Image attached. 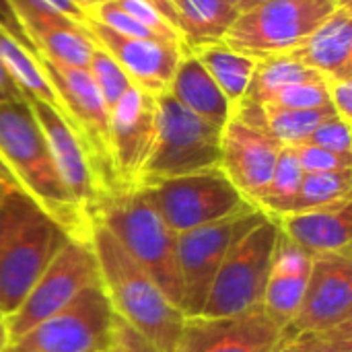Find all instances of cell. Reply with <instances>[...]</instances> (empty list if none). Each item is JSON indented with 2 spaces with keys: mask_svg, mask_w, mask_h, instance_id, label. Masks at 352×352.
Masks as SVG:
<instances>
[{
  "mask_svg": "<svg viewBox=\"0 0 352 352\" xmlns=\"http://www.w3.org/2000/svg\"><path fill=\"white\" fill-rule=\"evenodd\" d=\"M293 148L305 173H328V171H342L352 167V155H338L309 142L297 144Z\"/></svg>",
  "mask_w": 352,
  "mask_h": 352,
  "instance_id": "cell-35",
  "label": "cell"
},
{
  "mask_svg": "<svg viewBox=\"0 0 352 352\" xmlns=\"http://www.w3.org/2000/svg\"><path fill=\"white\" fill-rule=\"evenodd\" d=\"M25 95L0 62V103H12V101H23Z\"/></svg>",
  "mask_w": 352,
  "mask_h": 352,
  "instance_id": "cell-40",
  "label": "cell"
},
{
  "mask_svg": "<svg viewBox=\"0 0 352 352\" xmlns=\"http://www.w3.org/2000/svg\"><path fill=\"white\" fill-rule=\"evenodd\" d=\"M107 352H111V349H109V351H107Z\"/></svg>",
  "mask_w": 352,
  "mask_h": 352,
  "instance_id": "cell-53",
  "label": "cell"
},
{
  "mask_svg": "<svg viewBox=\"0 0 352 352\" xmlns=\"http://www.w3.org/2000/svg\"><path fill=\"white\" fill-rule=\"evenodd\" d=\"M118 4L124 12H128L134 21H138L142 27H146L157 39L161 41H171V43H182L179 31L146 0H111ZM184 45V43H182Z\"/></svg>",
  "mask_w": 352,
  "mask_h": 352,
  "instance_id": "cell-33",
  "label": "cell"
},
{
  "mask_svg": "<svg viewBox=\"0 0 352 352\" xmlns=\"http://www.w3.org/2000/svg\"><path fill=\"white\" fill-rule=\"evenodd\" d=\"M311 262V254L301 250L283 233L278 235L270 276L262 297V307L283 330H287L301 305Z\"/></svg>",
  "mask_w": 352,
  "mask_h": 352,
  "instance_id": "cell-21",
  "label": "cell"
},
{
  "mask_svg": "<svg viewBox=\"0 0 352 352\" xmlns=\"http://www.w3.org/2000/svg\"><path fill=\"white\" fill-rule=\"evenodd\" d=\"M4 188H8V186H4ZM4 188L0 190V227H2V192H4Z\"/></svg>",
  "mask_w": 352,
  "mask_h": 352,
  "instance_id": "cell-49",
  "label": "cell"
},
{
  "mask_svg": "<svg viewBox=\"0 0 352 352\" xmlns=\"http://www.w3.org/2000/svg\"><path fill=\"white\" fill-rule=\"evenodd\" d=\"M0 29H4V31H6L14 41H19L27 52H31L33 56H37V58H39V54H37L35 45H33V43H31V39L27 37V33H25L23 25L19 23L16 14L12 12V8H10V4H8L6 0H0Z\"/></svg>",
  "mask_w": 352,
  "mask_h": 352,
  "instance_id": "cell-39",
  "label": "cell"
},
{
  "mask_svg": "<svg viewBox=\"0 0 352 352\" xmlns=\"http://www.w3.org/2000/svg\"><path fill=\"white\" fill-rule=\"evenodd\" d=\"M272 352H293V349H291V342L289 340H283Z\"/></svg>",
  "mask_w": 352,
  "mask_h": 352,
  "instance_id": "cell-47",
  "label": "cell"
},
{
  "mask_svg": "<svg viewBox=\"0 0 352 352\" xmlns=\"http://www.w3.org/2000/svg\"><path fill=\"white\" fill-rule=\"evenodd\" d=\"M289 54L324 78H352L351 6H338Z\"/></svg>",
  "mask_w": 352,
  "mask_h": 352,
  "instance_id": "cell-22",
  "label": "cell"
},
{
  "mask_svg": "<svg viewBox=\"0 0 352 352\" xmlns=\"http://www.w3.org/2000/svg\"><path fill=\"white\" fill-rule=\"evenodd\" d=\"M23 25L27 37L35 45L39 58L87 68L97 43L87 31L85 23H78L43 0H6Z\"/></svg>",
  "mask_w": 352,
  "mask_h": 352,
  "instance_id": "cell-19",
  "label": "cell"
},
{
  "mask_svg": "<svg viewBox=\"0 0 352 352\" xmlns=\"http://www.w3.org/2000/svg\"><path fill=\"white\" fill-rule=\"evenodd\" d=\"M0 184H4V186H10V188H21L19 184H16V179H14V175L10 173V169L4 165V161L0 159ZM25 192V190H23Z\"/></svg>",
  "mask_w": 352,
  "mask_h": 352,
  "instance_id": "cell-43",
  "label": "cell"
},
{
  "mask_svg": "<svg viewBox=\"0 0 352 352\" xmlns=\"http://www.w3.org/2000/svg\"><path fill=\"white\" fill-rule=\"evenodd\" d=\"M95 283H99V268L91 243L70 239L43 270L21 307L4 318L8 344L58 314Z\"/></svg>",
  "mask_w": 352,
  "mask_h": 352,
  "instance_id": "cell-12",
  "label": "cell"
},
{
  "mask_svg": "<svg viewBox=\"0 0 352 352\" xmlns=\"http://www.w3.org/2000/svg\"><path fill=\"white\" fill-rule=\"evenodd\" d=\"M225 2H227V4H231V6H235V8L239 10V6H241V2H243V0H225Z\"/></svg>",
  "mask_w": 352,
  "mask_h": 352,
  "instance_id": "cell-48",
  "label": "cell"
},
{
  "mask_svg": "<svg viewBox=\"0 0 352 352\" xmlns=\"http://www.w3.org/2000/svg\"><path fill=\"white\" fill-rule=\"evenodd\" d=\"M268 214L250 206L233 217L177 235V266L182 276V311L186 318L200 316L214 274L229 250Z\"/></svg>",
  "mask_w": 352,
  "mask_h": 352,
  "instance_id": "cell-11",
  "label": "cell"
},
{
  "mask_svg": "<svg viewBox=\"0 0 352 352\" xmlns=\"http://www.w3.org/2000/svg\"><path fill=\"white\" fill-rule=\"evenodd\" d=\"M74 2H76V4H78V6H80L82 10H85V12H91V8H93V6L97 4L95 0H74Z\"/></svg>",
  "mask_w": 352,
  "mask_h": 352,
  "instance_id": "cell-45",
  "label": "cell"
},
{
  "mask_svg": "<svg viewBox=\"0 0 352 352\" xmlns=\"http://www.w3.org/2000/svg\"><path fill=\"white\" fill-rule=\"evenodd\" d=\"M280 233L311 256L342 254L351 256V202L289 212L276 219Z\"/></svg>",
  "mask_w": 352,
  "mask_h": 352,
  "instance_id": "cell-20",
  "label": "cell"
},
{
  "mask_svg": "<svg viewBox=\"0 0 352 352\" xmlns=\"http://www.w3.org/2000/svg\"><path fill=\"white\" fill-rule=\"evenodd\" d=\"M8 346V336H6V328L4 322H0V352H4V349Z\"/></svg>",
  "mask_w": 352,
  "mask_h": 352,
  "instance_id": "cell-44",
  "label": "cell"
},
{
  "mask_svg": "<svg viewBox=\"0 0 352 352\" xmlns=\"http://www.w3.org/2000/svg\"><path fill=\"white\" fill-rule=\"evenodd\" d=\"M155 134L157 97L138 87H130L109 109V157L118 192L140 186Z\"/></svg>",
  "mask_w": 352,
  "mask_h": 352,
  "instance_id": "cell-13",
  "label": "cell"
},
{
  "mask_svg": "<svg viewBox=\"0 0 352 352\" xmlns=\"http://www.w3.org/2000/svg\"><path fill=\"white\" fill-rule=\"evenodd\" d=\"M89 243L97 260L101 287L113 314L134 328L159 352H177L186 316L175 307L155 278L99 223H93Z\"/></svg>",
  "mask_w": 352,
  "mask_h": 352,
  "instance_id": "cell-1",
  "label": "cell"
},
{
  "mask_svg": "<svg viewBox=\"0 0 352 352\" xmlns=\"http://www.w3.org/2000/svg\"><path fill=\"white\" fill-rule=\"evenodd\" d=\"M266 132L283 146H297L307 142L311 132L330 116H336L334 107L318 109H289L280 105H262Z\"/></svg>",
  "mask_w": 352,
  "mask_h": 352,
  "instance_id": "cell-29",
  "label": "cell"
},
{
  "mask_svg": "<svg viewBox=\"0 0 352 352\" xmlns=\"http://www.w3.org/2000/svg\"><path fill=\"white\" fill-rule=\"evenodd\" d=\"M85 27L91 33L93 41L120 64V68L128 74L134 87L142 89L153 97H159L169 91V85L184 54L182 43L126 37L107 29L91 14H87Z\"/></svg>",
  "mask_w": 352,
  "mask_h": 352,
  "instance_id": "cell-16",
  "label": "cell"
},
{
  "mask_svg": "<svg viewBox=\"0 0 352 352\" xmlns=\"http://www.w3.org/2000/svg\"><path fill=\"white\" fill-rule=\"evenodd\" d=\"M2 188H4V184H0V190H2Z\"/></svg>",
  "mask_w": 352,
  "mask_h": 352,
  "instance_id": "cell-52",
  "label": "cell"
},
{
  "mask_svg": "<svg viewBox=\"0 0 352 352\" xmlns=\"http://www.w3.org/2000/svg\"><path fill=\"white\" fill-rule=\"evenodd\" d=\"M167 93H171L186 109H190L192 113L221 130L231 120L233 107L229 99L212 80L202 62L188 47H184L182 60L177 64V70Z\"/></svg>",
  "mask_w": 352,
  "mask_h": 352,
  "instance_id": "cell-23",
  "label": "cell"
},
{
  "mask_svg": "<svg viewBox=\"0 0 352 352\" xmlns=\"http://www.w3.org/2000/svg\"><path fill=\"white\" fill-rule=\"evenodd\" d=\"M305 171L301 169L295 148L293 146H283L272 171V177L258 198L256 206L262 208L268 217H283L291 212V206L297 198V192L301 188Z\"/></svg>",
  "mask_w": 352,
  "mask_h": 352,
  "instance_id": "cell-28",
  "label": "cell"
},
{
  "mask_svg": "<svg viewBox=\"0 0 352 352\" xmlns=\"http://www.w3.org/2000/svg\"><path fill=\"white\" fill-rule=\"evenodd\" d=\"M318 78H324V76L318 74L316 70L303 66L289 52L266 56V58L256 60L252 82H250V89H248V95L243 101H250L256 105H266L285 87H291L297 82H307V80H318Z\"/></svg>",
  "mask_w": 352,
  "mask_h": 352,
  "instance_id": "cell-26",
  "label": "cell"
},
{
  "mask_svg": "<svg viewBox=\"0 0 352 352\" xmlns=\"http://www.w3.org/2000/svg\"><path fill=\"white\" fill-rule=\"evenodd\" d=\"M182 43L188 50L223 41L225 33L237 19L239 10L225 0H169Z\"/></svg>",
  "mask_w": 352,
  "mask_h": 352,
  "instance_id": "cell-24",
  "label": "cell"
},
{
  "mask_svg": "<svg viewBox=\"0 0 352 352\" xmlns=\"http://www.w3.org/2000/svg\"><path fill=\"white\" fill-rule=\"evenodd\" d=\"M352 318L351 256H314L305 295L285 330V340L299 334L334 330Z\"/></svg>",
  "mask_w": 352,
  "mask_h": 352,
  "instance_id": "cell-14",
  "label": "cell"
},
{
  "mask_svg": "<svg viewBox=\"0 0 352 352\" xmlns=\"http://www.w3.org/2000/svg\"><path fill=\"white\" fill-rule=\"evenodd\" d=\"M336 8V0H268L239 12L223 43L254 60L287 54Z\"/></svg>",
  "mask_w": 352,
  "mask_h": 352,
  "instance_id": "cell-8",
  "label": "cell"
},
{
  "mask_svg": "<svg viewBox=\"0 0 352 352\" xmlns=\"http://www.w3.org/2000/svg\"><path fill=\"white\" fill-rule=\"evenodd\" d=\"M326 89L330 97V105L336 116L352 124V78H326Z\"/></svg>",
  "mask_w": 352,
  "mask_h": 352,
  "instance_id": "cell-38",
  "label": "cell"
},
{
  "mask_svg": "<svg viewBox=\"0 0 352 352\" xmlns=\"http://www.w3.org/2000/svg\"><path fill=\"white\" fill-rule=\"evenodd\" d=\"M0 322H4V316L2 314H0Z\"/></svg>",
  "mask_w": 352,
  "mask_h": 352,
  "instance_id": "cell-51",
  "label": "cell"
},
{
  "mask_svg": "<svg viewBox=\"0 0 352 352\" xmlns=\"http://www.w3.org/2000/svg\"><path fill=\"white\" fill-rule=\"evenodd\" d=\"M146 2H151L175 29H177V19H175V10H173V6H171V2L169 0H146Z\"/></svg>",
  "mask_w": 352,
  "mask_h": 352,
  "instance_id": "cell-42",
  "label": "cell"
},
{
  "mask_svg": "<svg viewBox=\"0 0 352 352\" xmlns=\"http://www.w3.org/2000/svg\"><path fill=\"white\" fill-rule=\"evenodd\" d=\"M41 70L54 89L56 109L68 122L80 140L107 198L118 192L111 157H109V109L97 91L87 68L64 66L37 58Z\"/></svg>",
  "mask_w": 352,
  "mask_h": 352,
  "instance_id": "cell-7",
  "label": "cell"
},
{
  "mask_svg": "<svg viewBox=\"0 0 352 352\" xmlns=\"http://www.w3.org/2000/svg\"><path fill=\"white\" fill-rule=\"evenodd\" d=\"M0 159L10 169L21 190H25L70 239L89 241L93 223L68 194L27 99L0 103Z\"/></svg>",
  "mask_w": 352,
  "mask_h": 352,
  "instance_id": "cell-2",
  "label": "cell"
},
{
  "mask_svg": "<svg viewBox=\"0 0 352 352\" xmlns=\"http://www.w3.org/2000/svg\"><path fill=\"white\" fill-rule=\"evenodd\" d=\"M140 188L175 235L256 206L241 196L219 167L159 179Z\"/></svg>",
  "mask_w": 352,
  "mask_h": 352,
  "instance_id": "cell-9",
  "label": "cell"
},
{
  "mask_svg": "<svg viewBox=\"0 0 352 352\" xmlns=\"http://www.w3.org/2000/svg\"><path fill=\"white\" fill-rule=\"evenodd\" d=\"M262 2H268V0H243L241 6H239V12H243V10H248V8H252L256 4H262Z\"/></svg>",
  "mask_w": 352,
  "mask_h": 352,
  "instance_id": "cell-46",
  "label": "cell"
},
{
  "mask_svg": "<svg viewBox=\"0 0 352 352\" xmlns=\"http://www.w3.org/2000/svg\"><path fill=\"white\" fill-rule=\"evenodd\" d=\"M43 2H47L50 6H54V8L60 10L62 14H66V16L78 21V23H85V19H87V14H89V12H85V10L78 6L74 0H43Z\"/></svg>",
  "mask_w": 352,
  "mask_h": 352,
  "instance_id": "cell-41",
  "label": "cell"
},
{
  "mask_svg": "<svg viewBox=\"0 0 352 352\" xmlns=\"http://www.w3.org/2000/svg\"><path fill=\"white\" fill-rule=\"evenodd\" d=\"M293 352H352V326L351 322L314 334H299L289 338Z\"/></svg>",
  "mask_w": 352,
  "mask_h": 352,
  "instance_id": "cell-34",
  "label": "cell"
},
{
  "mask_svg": "<svg viewBox=\"0 0 352 352\" xmlns=\"http://www.w3.org/2000/svg\"><path fill=\"white\" fill-rule=\"evenodd\" d=\"M309 144H316L320 148L338 153V155H352V130L351 124L344 122L338 116H330L324 120L307 138Z\"/></svg>",
  "mask_w": 352,
  "mask_h": 352,
  "instance_id": "cell-36",
  "label": "cell"
},
{
  "mask_svg": "<svg viewBox=\"0 0 352 352\" xmlns=\"http://www.w3.org/2000/svg\"><path fill=\"white\" fill-rule=\"evenodd\" d=\"M70 241L21 188L2 192L0 227V314L12 316L50 262Z\"/></svg>",
  "mask_w": 352,
  "mask_h": 352,
  "instance_id": "cell-3",
  "label": "cell"
},
{
  "mask_svg": "<svg viewBox=\"0 0 352 352\" xmlns=\"http://www.w3.org/2000/svg\"><path fill=\"white\" fill-rule=\"evenodd\" d=\"M278 235V221L266 217L229 250L212 278L200 318H233L262 305Z\"/></svg>",
  "mask_w": 352,
  "mask_h": 352,
  "instance_id": "cell-6",
  "label": "cell"
},
{
  "mask_svg": "<svg viewBox=\"0 0 352 352\" xmlns=\"http://www.w3.org/2000/svg\"><path fill=\"white\" fill-rule=\"evenodd\" d=\"M285 340V330L254 307L233 318H186L177 352H272Z\"/></svg>",
  "mask_w": 352,
  "mask_h": 352,
  "instance_id": "cell-17",
  "label": "cell"
},
{
  "mask_svg": "<svg viewBox=\"0 0 352 352\" xmlns=\"http://www.w3.org/2000/svg\"><path fill=\"white\" fill-rule=\"evenodd\" d=\"M190 52L202 62V66L208 70L212 80L221 87L231 107L239 105L245 99L256 68L254 58L231 50L223 41L198 45Z\"/></svg>",
  "mask_w": 352,
  "mask_h": 352,
  "instance_id": "cell-25",
  "label": "cell"
},
{
  "mask_svg": "<svg viewBox=\"0 0 352 352\" xmlns=\"http://www.w3.org/2000/svg\"><path fill=\"white\" fill-rule=\"evenodd\" d=\"M280 148L283 144L264 128L231 116L221 130L219 169L248 202L256 204L272 177Z\"/></svg>",
  "mask_w": 352,
  "mask_h": 352,
  "instance_id": "cell-18",
  "label": "cell"
},
{
  "mask_svg": "<svg viewBox=\"0 0 352 352\" xmlns=\"http://www.w3.org/2000/svg\"><path fill=\"white\" fill-rule=\"evenodd\" d=\"M352 169L328 171V173H305L291 212L326 208L342 202H351Z\"/></svg>",
  "mask_w": 352,
  "mask_h": 352,
  "instance_id": "cell-30",
  "label": "cell"
},
{
  "mask_svg": "<svg viewBox=\"0 0 352 352\" xmlns=\"http://www.w3.org/2000/svg\"><path fill=\"white\" fill-rule=\"evenodd\" d=\"M95 2H97V4H99V2H107V0H95Z\"/></svg>",
  "mask_w": 352,
  "mask_h": 352,
  "instance_id": "cell-50",
  "label": "cell"
},
{
  "mask_svg": "<svg viewBox=\"0 0 352 352\" xmlns=\"http://www.w3.org/2000/svg\"><path fill=\"white\" fill-rule=\"evenodd\" d=\"M87 72L91 74L97 91L101 93L107 109H111L120 97L130 89L134 87L128 78V74L120 68V64L103 50V47H95L93 50V56L87 64Z\"/></svg>",
  "mask_w": 352,
  "mask_h": 352,
  "instance_id": "cell-31",
  "label": "cell"
},
{
  "mask_svg": "<svg viewBox=\"0 0 352 352\" xmlns=\"http://www.w3.org/2000/svg\"><path fill=\"white\" fill-rule=\"evenodd\" d=\"M0 62L23 91L25 99H39L56 107V95L50 87L37 56L27 52L4 29H0Z\"/></svg>",
  "mask_w": 352,
  "mask_h": 352,
  "instance_id": "cell-27",
  "label": "cell"
},
{
  "mask_svg": "<svg viewBox=\"0 0 352 352\" xmlns=\"http://www.w3.org/2000/svg\"><path fill=\"white\" fill-rule=\"evenodd\" d=\"M272 105L289 107V109H318V107H332L328 89H326V78L318 80H307V82H297L291 87H285L274 95L270 101ZM268 105V103H266Z\"/></svg>",
  "mask_w": 352,
  "mask_h": 352,
  "instance_id": "cell-32",
  "label": "cell"
},
{
  "mask_svg": "<svg viewBox=\"0 0 352 352\" xmlns=\"http://www.w3.org/2000/svg\"><path fill=\"white\" fill-rule=\"evenodd\" d=\"M221 128L186 109L171 93L157 97V134L140 186L219 167Z\"/></svg>",
  "mask_w": 352,
  "mask_h": 352,
  "instance_id": "cell-5",
  "label": "cell"
},
{
  "mask_svg": "<svg viewBox=\"0 0 352 352\" xmlns=\"http://www.w3.org/2000/svg\"><path fill=\"white\" fill-rule=\"evenodd\" d=\"M113 324L116 314L99 280L4 352H107Z\"/></svg>",
  "mask_w": 352,
  "mask_h": 352,
  "instance_id": "cell-10",
  "label": "cell"
},
{
  "mask_svg": "<svg viewBox=\"0 0 352 352\" xmlns=\"http://www.w3.org/2000/svg\"><path fill=\"white\" fill-rule=\"evenodd\" d=\"M43 136L50 146L54 165L72 196L74 204L80 208V212L95 223V212L107 198L80 140L68 126V122L62 118V113L39 99H27Z\"/></svg>",
  "mask_w": 352,
  "mask_h": 352,
  "instance_id": "cell-15",
  "label": "cell"
},
{
  "mask_svg": "<svg viewBox=\"0 0 352 352\" xmlns=\"http://www.w3.org/2000/svg\"><path fill=\"white\" fill-rule=\"evenodd\" d=\"M111 352H159L148 340H144L134 328L122 322L116 316L113 324V338H111Z\"/></svg>",
  "mask_w": 352,
  "mask_h": 352,
  "instance_id": "cell-37",
  "label": "cell"
},
{
  "mask_svg": "<svg viewBox=\"0 0 352 352\" xmlns=\"http://www.w3.org/2000/svg\"><path fill=\"white\" fill-rule=\"evenodd\" d=\"M95 223L103 225L155 278L167 299L182 309L184 291L177 266V235L165 225L144 190L138 186L111 194L97 208Z\"/></svg>",
  "mask_w": 352,
  "mask_h": 352,
  "instance_id": "cell-4",
  "label": "cell"
}]
</instances>
